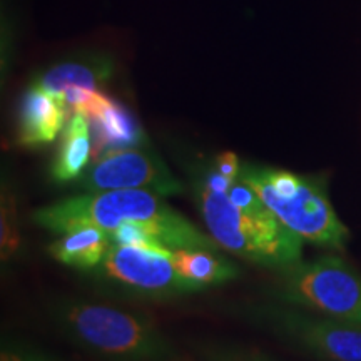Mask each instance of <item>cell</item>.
<instances>
[{
  "instance_id": "1",
  "label": "cell",
  "mask_w": 361,
  "mask_h": 361,
  "mask_svg": "<svg viewBox=\"0 0 361 361\" xmlns=\"http://www.w3.org/2000/svg\"><path fill=\"white\" fill-rule=\"evenodd\" d=\"M30 219L39 228L56 234L84 226H96L112 233L123 224L137 223L169 250L219 251L213 238L189 223L164 197L144 189L82 192L39 207L30 214Z\"/></svg>"
},
{
  "instance_id": "2",
  "label": "cell",
  "mask_w": 361,
  "mask_h": 361,
  "mask_svg": "<svg viewBox=\"0 0 361 361\" xmlns=\"http://www.w3.org/2000/svg\"><path fill=\"white\" fill-rule=\"evenodd\" d=\"M56 323L69 340L106 361H174L178 353L147 316L116 306L67 301Z\"/></svg>"
},
{
  "instance_id": "3",
  "label": "cell",
  "mask_w": 361,
  "mask_h": 361,
  "mask_svg": "<svg viewBox=\"0 0 361 361\" xmlns=\"http://www.w3.org/2000/svg\"><path fill=\"white\" fill-rule=\"evenodd\" d=\"M239 179L250 184L271 213L305 241L331 250L345 247L348 228L314 179L255 162H241Z\"/></svg>"
},
{
  "instance_id": "4",
  "label": "cell",
  "mask_w": 361,
  "mask_h": 361,
  "mask_svg": "<svg viewBox=\"0 0 361 361\" xmlns=\"http://www.w3.org/2000/svg\"><path fill=\"white\" fill-rule=\"evenodd\" d=\"M197 202L209 236L219 247L251 263L284 269L300 263L303 238L286 228L273 213L252 216L231 201L228 192L200 184Z\"/></svg>"
},
{
  "instance_id": "5",
  "label": "cell",
  "mask_w": 361,
  "mask_h": 361,
  "mask_svg": "<svg viewBox=\"0 0 361 361\" xmlns=\"http://www.w3.org/2000/svg\"><path fill=\"white\" fill-rule=\"evenodd\" d=\"M281 271L279 295L284 301L361 324V274L345 259L323 256Z\"/></svg>"
},
{
  "instance_id": "6",
  "label": "cell",
  "mask_w": 361,
  "mask_h": 361,
  "mask_svg": "<svg viewBox=\"0 0 361 361\" xmlns=\"http://www.w3.org/2000/svg\"><path fill=\"white\" fill-rule=\"evenodd\" d=\"M75 183L84 192L144 189L162 197L178 196L184 189L161 157L142 146L106 152L94 159Z\"/></svg>"
},
{
  "instance_id": "7",
  "label": "cell",
  "mask_w": 361,
  "mask_h": 361,
  "mask_svg": "<svg viewBox=\"0 0 361 361\" xmlns=\"http://www.w3.org/2000/svg\"><path fill=\"white\" fill-rule=\"evenodd\" d=\"M97 271L141 296L166 298L201 291L200 286L180 276L169 247L111 245Z\"/></svg>"
},
{
  "instance_id": "8",
  "label": "cell",
  "mask_w": 361,
  "mask_h": 361,
  "mask_svg": "<svg viewBox=\"0 0 361 361\" xmlns=\"http://www.w3.org/2000/svg\"><path fill=\"white\" fill-rule=\"evenodd\" d=\"M268 323L328 361H361V324L268 310Z\"/></svg>"
},
{
  "instance_id": "9",
  "label": "cell",
  "mask_w": 361,
  "mask_h": 361,
  "mask_svg": "<svg viewBox=\"0 0 361 361\" xmlns=\"http://www.w3.org/2000/svg\"><path fill=\"white\" fill-rule=\"evenodd\" d=\"M69 109L87 117L92 130L94 159L109 151L142 146L146 134L123 104L101 89H75L66 94Z\"/></svg>"
},
{
  "instance_id": "10",
  "label": "cell",
  "mask_w": 361,
  "mask_h": 361,
  "mask_svg": "<svg viewBox=\"0 0 361 361\" xmlns=\"http://www.w3.org/2000/svg\"><path fill=\"white\" fill-rule=\"evenodd\" d=\"M69 111L64 99L32 82L20 102L17 144L40 147L54 142L69 121Z\"/></svg>"
},
{
  "instance_id": "11",
  "label": "cell",
  "mask_w": 361,
  "mask_h": 361,
  "mask_svg": "<svg viewBox=\"0 0 361 361\" xmlns=\"http://www.w3.org/2000/svg\"><path fill=\"white\" fill-rule=\"evenodd\" d=\"M114 74V62L102 54H85L57 62L34 79L35 84L66 101L75 89H101Z\"/></svg>"
},
{
  "instance_id": "12",
  "label": "cell",
  "mask_w": 361,
  "mask_h": 361,
  "mask_svg": "<svg viewBox=\"0 0 361 361\" xmlns=\"http://www.w3.org/2000/svg\"><path fill=\"white\" fill-rule=\"evenodd\" d=\"M111 245V233L96 226H84L59 234V238L47 246V252L59 263L89 271L101 266Z\"/></svg>"
},
{
  "instance_id": "13",
  "label": "cell",
  "mask_w": 361,
  "mask_h": 361,
  "mask_svg": "<svg viewBox=\"0 0 361 361\" xmlns=\"http://www.w3.org/2000/svg\"><path fill=\"white\" fill-rule=\"evenodd\" d=\"M92 154V130L87 117L72 112L62 130L61 144L51 166V178L59 184L78 180Z\"/></svg>"
},
{
  "instance_id": "14",
  "label": "cell",
  "mask_w": 361,
  "mask_h": 361,
  "mask_svg": "<svg viewBox=\"0 0 361 361\" xmlns=\"http://www.w3.org/2000/svg\"><path fill=\"white\" fill-rule=\"evenodd\" d=\"M171 258L180 276L189 279L201 290L228 283L239 276L238 266L213 250L179 247V250H171Z\"/></svg>"
},
{
  "instance_id": "15",
  "label": "cell",
  "mask_w": 361,
  "mask_h": 361,
  "mask_svg": "<svg viewBox=\"0 0 361 361\" xmlns=\"http://www.w3.org/2000/svg\"><path fill=\"white\" fill-rule=\"evenodd\" d=\"M20 247L19 221H17L16 197L11 189L2 188V201H0V250L2 261H11Z\"/></svg>"
},
{
  "instance_id": "16",
  "label": "cell",
  "mask_w": 361,
  "mask_h": 361,
  "mask_svg": "<svg viewBox=\"0 0 361 361\" xmlns=\"http://www.w3.org/2000/svg\"><path fill=\"white\" fill-rule=\"evenodd\" d=\"M202 361H274L261 351L239 348V346L206 345L200 350Z\"/></svg>"
},
{
  "instance_id": "17",
  "label": "cell",
  "mask_w": 361,
  "mask_h": 361,
  "mask_svg": "<svg viewBox=\"0 0 361 361\" xmlns=\"http://www.w3.org/2000/svg\"><path fill=\"white\" fill-rule=\"evenodd\" d=\"M213 168L218 171L221 176L226 179L236 180L239 178V169H241V162H239L238 156L234 152H221L213 162Z\"/></svg>"
},
{
  "instance_id": "18",
  "label": "cell",
  "mask_w": 361,
  "mask_h": 361,
  "mask_svg": "<svg viewBox=\"0 0 361 361\" xmlns=\"http://www.w3.org/2000/svg\"><path fill=\"white\" fill-rule=\"evenodd\" d=\"M0 361H40V360L34 358V356L20 353V351L2 350V353H0Z\"/></svg>"
}]
</instances>
